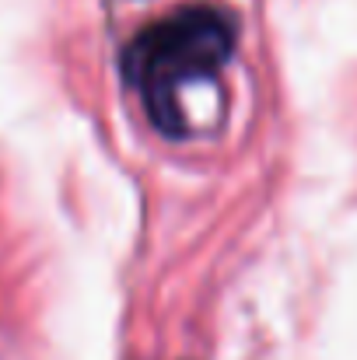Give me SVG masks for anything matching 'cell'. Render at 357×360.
I'll list each match as a JSON object with an SVG mask.
<instances>
[{
  "label": "cell",
  "instance_id": "1",
  "mask_svg": "<svg viewBox=\"0 0 357 360\" xmlns=\"http://www.w3.org/2000/svg\"><path fill=\"white\" fill-rule=\"evenodd\" d=\"M235 21L218 7H179L147 28H140L126 53L123 74L137 88L147 120L165 136H186V116L179 109V91L193 81L214 77L235 49Z\"/></svg>",
  "mask_w": 357,
  "mask_h": 360
}]
</instances>
